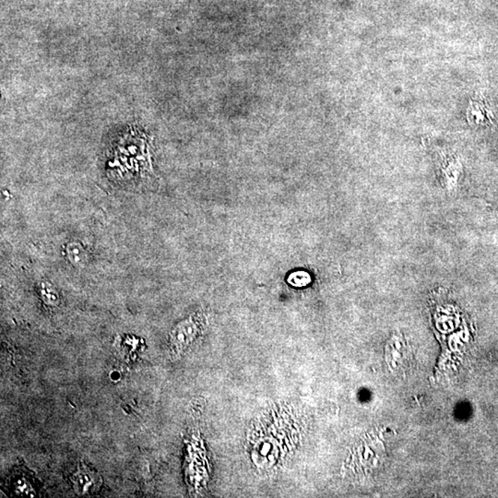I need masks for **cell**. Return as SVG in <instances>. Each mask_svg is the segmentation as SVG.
Masks as SVG:
<instances>
[{"label": "cell", "mask_w": 498, "mask_h": 498, "mask_svg": "<svg viewBox=\"0 0 498 498\" xmlns=\"http://www.w3.org/2000/svg\"><path fill=\"white\" fill-rule=\"evenodd\" d=\"M74 489L80 496H87L97 493L102 485V479L99 474L89 469L85 464L77 466L76 473L71 476Z\"/></svg>", "instance_id": "cell-1"}, {"label": "cell", "mask_w": 498, "mask_h": 498, "mask_svg": "<svg viewBox=\"0 0 498 498\" xmlns=\"http://www.w3.org/2000/svg\"><path fill=\"white\" fill-rule=\"evenodd\" d=\"M202 325V317L201 315H195L189 318V320L182 322L178 326L173 330L171 334V342L175 347L183 348L185 345L189 344Z\"/></svg>", "instance_id": "cell-2"}, {"label": "cell", "mask_w": 498, "mask_h": 498, "mask_svg": "<svg viewBox=\"0 0 498 498\" xmlns=\"http://www.w3.org/2000/svg\"><path fill=\"white\" fill-rule=\"evenodd\" d=\"M65 252L68 261H70L74 267H85L89 256L87 250L85 249V247H83L82 244L77 242V241L68 243L67 246H66Z\"/></svg>", "instance_id": "cell-3"}, {"label": "cell", "mask_w": 498, "mask_h": 498, "mask_svg": "<svg viewBox=\"0 0 498 498\" xmlns=\"http://www.w3.org/2000/svg\"><path fill=\"white\" fill-rule=\"evenodd\" d=\"M38 291L42 301L46 306H58L61 304V297H59L58 292L56 291L55 286L51 282L47 281L40 282Z\"/></svg>", "instance_id": "cell-4"}]
</instances>
